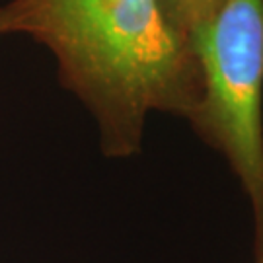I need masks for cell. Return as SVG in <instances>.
Returning a JSON list of instances; mask_svg holds the SVG:
<instances>
[{
    "label": "cell",
    "mask_w": 263,
    "mask_h": 263,
    "mask_svg": "<svg viewBox=\"0 0 263 263\" xmlns=\"http://www.w3.org/2000/svg\"><path fill=\"white\" fill-rule=\"evenodd\" d=\"M255 263H263V254H261V255H257V257H255Z\"/></svg>",
    "instance_id": "obj_4"
},
{
    "label": "cell",
    "mask_w": 263,
    "mask_h": 263,
    "mask_svg": "<svg viewBox=\"0 0 263 263\" xmlns=\"http://www.w3.org/2000/svg\"><path fill=\"white\" fill-rule=\"evenodd\" d=\"M224 0H158L170 28L191 45V39L207 26Z\"/></svg>",
    "instance_id": "obj_3"
},
{
    "label": "cell",
    "mask_w": 263,
    "mask_h": 263,
    "mask_svg": "<svg viewBox=\"0 0 263 263\" xmlns=\"http://www.w3.org/2000/svg\"><path fill=\"white\" fill-rule=\"evenodd\" d=\"M0 33H29L55 53L107 156L141 148L148 113L189 119L201 102L197 59L158 0H12L0 10Z\"/></svg>",
    "instance_id": "obj_1"
},
{
    "label": "cell",
    "mask_w": 263,
    "mask_h": 263,
    "mask_svg": "<svg viewBox=\"0 0 263 263\" xmlns=\"http://www.w3.org/2000/svg\"><path fill=\"white\" fill-rule=\"evenodd\" d=\"M191 49L203 92L187 121L224 156L244 189L257 257L263 254V0H224Z\"/></svg>",
    "instance_id": "obj_2"
}]
</instances>
